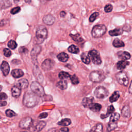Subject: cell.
<instances>
[{
	"label": "cell",
	"instance_id": "6da1fadb",
	"mask_svg": "<svg viewBox=\"0 0 132 132\" xmlns=\"http://www.w3.org/2000/svg\"><path fill=\"white\" fill-rule=\"evenodd\" d=\"M39 96L36 95L32 91H27L24 94L22 102L25 106L28 108H31L37 105L39 103Z\"/></svg>",
	"mask_w": 132,
	"mask_h": 132
},
{
	"label": "cell",
	"instance_id": "7a4b0ae2",
	"mask_svg": "<svg viewBox=\"0 0 132 132\" xmlns=\"http://www.w3.org/2000/svg\"><path fill=\"white\" fill-rule=\"evenodd\" d=\"M47 37V30L46 27L41 25L38 27L36 32V39L37 44L42 43Z\"/></svg>",
	"mask_w": 132,
	"mask_h": 132
},
{
	"label": "cell",
	"instance_id": "3957f363",
	"mask_svg": "<svg viewBox=\"0 0 132 132\" xmlns=\"http://www.w3.org/2000/svg\"><path fill=\"white\" fill-rule=\"evenodd\" d=\"M107 31V27L104 24H97L93 26L91 35L93 38H99L103 36Z\"/></svg>",
	"mask_w": 132,
	"mask_h": 132
},
{
	"label": "cell",
	"instance_id": "277c9868",
	"mask_svg": "<svg viewBox=\"0 0 132 132\" xmlns=\"http://www.w3.org/2000/svg\"><path fill=\"white\" fill-rule=\"evenodd\" d=\"M105 78V75L102 71H93L89 74V79L93 82H100L104 80Z\"/></svg>",
	"mask_w": 132,
	"mask_h": 132
},
{
	"label": "cell",
	"instance_id": "5b68a950",
	"mask_svg": "<svg viewBox=\"0 0 132 132\" xmlns=\"http://www.w3.org/2000/svg\"><path fill=\"white\" fill-rule=\"evenodd\" d=\"M31 91L39 97H43L45 94V92L43 87L37 81H32L30 85Z\"/></svg>",
	"mask_w": 132,
	"mask_h": 132
},
{
	"label": "cell",
	"instance_id": "8992f818",
	"mask_svg": "<svg viewBox=\"0 0 132 132\" xmlns=\"http://www.w3.org/2000/svg\"><path fill=\"white\" fill-rule=\"evenodd\" d=\"M94 94L97 98L104 99L108 96L109 91L105 87L100 86L95 88L94 91Z\"/></svg>",
	"mask_w": 132,
	"mask_h": 132
},
{
	"label": "cell",
	"instance_id": "52a82bcc",
	"mask_svg": "<svg viewBox=\"0 0 132 132\" xmlns=\"http://www.w3.org/2000/svg\"><path fill=\"white\" fill-rule=\"evenodd\" d=\"M88 55L94 64L100 65L101 64L102 60L100 53L96 50H92L88 52Z\"/></svg>",
	"mask_w": 132,
	"mask_h": 132
},
{
	"label": "cell",
	"instance_id": "ba28073f",
	"mask_svg": "<svg viewBox=\"0 0 132 132\" xmlns=\"http://www.w3.org/2000/svg\"><path fill=\"white\" fill-rule=\"evenodd\" d=\"M116 78L118 83L125 86H127L129 79L126 72L124 71H120L116 74Z\"/></svg>",
	"mask_w": 132,
	"mask_h": 132
},
{
	"label": "cell",
	"instance_id": "9c48e42d",
	"mask_svg": "<svg viewBox=\"0 0 132 132\" xmlns=\"http://www.w3.org/2000/svg\"><path fill=\"white\" fill-rule=\"evenodd\" d=\"M32 122L33 121L31 117H26L20 120L19 123V126L22 129H28L32 124Z\"/></svg>",
	"mask_w": 132,
	"mask_h": 132
},
{
	"label": "cell",
	"instance_id": "30bf717a",
	"mask_svg": "<svg viewBox=\"0 0 132 132\" xmlns=\"http://www.w3.org/2000/svg\"><path fill=\"white\" fill-rule=\"evenodd\" d=\"M41 51V47L39 45H36L33 47L32 51L31 52V57L32 61L34 64H38L37 62V56L40 53Z\"/></svg>",
	"mask_w": 132,
	"mask_h": 132
},
{
	"label": "cell",
	"instance_id": "8fae6325",
	"mask_svg": "<svg viewBox=\"0 0 132 132\" xmlns=\"http://www.w3.org/2000/svg\"><path fill=\"white\" fill-rule=\"evenodd\" d=\"M54 61L50 59H45L42 63V69L45 71L51 70L54 66Z\"/></svg>",
	"mask_w": 132,
	"mask_h": 132
},
{
	"label": "cell",
	"instance_id": "7c38bea8",
	"mask_svg": "<svg viewBox=\"0 0 132 132\" xmlns=\"http://www.w3.org/2000/svg\"><path fill=\"white\" fill-rule=\"evenodd\" d=\"M46 123L44 121H40L36 125L32 126V129H31L32 132H40L46 126Z\"/></svg>",
	"mask_w": 132,
	"mask_h": 132
},
{
	"label": "cell",
	"instance_id": "4fadbf2b",
	"mask_svg": "<svg viewBox=\"0 0 132 132\" xmlns=\"http://www.w3.org/2000/svg\"><path fill=\"white\" fill-rule=\"evenodd\" d=\"M55 21V17L51 14L46 15L43 18V23L48 25H51L53 24Z\"/></svg>",
	"mask_w": 132,
	"mask_h": 132
},
{
	"label": "cell",
	"instance_id": "5bb4252c",
	"mask_svg": "<svg viewBox=\"0 0 132 132\" xmlns=\"http://www.w3.org/2000/svg\"><path fill=\"white\" fill-rule=\"evenodd\" d=\"M1 70L4 75V76H6L9 73L10 67L8 63L5 61L2 62L1 65Z\"/></svg>",
	"mask_w": 132,
	"mask_h": 132
},
{
	"label": "cell",
	"instance_id": "9a60e30c",
	"mask_svg": "<svg viewBox=\"0 0 132 132\" xmlns=\"http://www.w3.org/2000/svg\"><path fill=\"white\" fill-rule=\"evenodd\" d=\"M29 85L28 81L25 78H22L19 80L16 84V86L19 87L21 89H24L27 88Z\"/></svg>",
	"mask_w": 132,
	"mask_h": 132
},
{
	"label": "cell",
	"instance_id": "2e32d148",
	"mask_svg": "<svg viewBox=\"0 0 132 132\" xmlns=\"http://www.w3.org/2000/svg\"><path fill=\"white\" fill-rule=\"evenodd\" d=\"M34 74L35 76L36 77V78L39 80L40 82H42L43 80V76L42 75V73L38 68V64H34Z\"/></svg>",
	"mask_w": 132,
	"mask_h": 132
},
{
	"label": "cell",
	"instance_id": "e0dca14e",
	"mask_svg": "<svg viewBox=\"0 0 132 132\" xmlns=\"http://www.w3.org/2000/svg\"><path fill=\"white\" fill-rule=\"evenodd\" d=\"M117 55L118 58L122 60H128L131 57L130 53L126 51H118L117 53Z\"/></svg>",
	"mask_w": 132,
	"mask_h": 132
},
{
	"label": "cell",
	"instance_id": "ac0fdd59",
	"mask_svg": "<svg viewBox=\"0 0 132 132\" xmlns=\"http://www.w3.org/2000/svg\"><path fill=\"white\" fill-rule=\"evenodd\" d=\"M94 100V98L92 96L89 97H84L82 99L81 102L82 105L85 108H89V106L93 103Z\"/></svg>",
	"mask_w": 132,
	"mask_h": 132
},
{
	"label": "cell",
	"instance_id": "d6986e66",
	"mask_svg": "<svg viewBox=\"0 0 132 132\" xmlns=\"http://www.w3.org/2000/svg\"><path fill=\"white\" fill-rule=\"evenodd\" d=\"M12 5L10 0H0V10L9 8Z\"/></svg>",
	"mask_w": 132,
	"mask_h": 132
},
{
	"label": "cell",
	"instance_id": "ffe728a7",
	"mask_svg": "<svg viewBox=\"0 0 132 132\" xmlns=\"http://www.w3.org/2000/svg\"><path fill=\"white\" fill-rule=\"evenodd\" d=\"M21 89L16 86V85L12 87L11 88V94L13 97L15 98H18L21 94Z\"/></svg>",
	"mask_w": 132,
	"mask_h": 132
},
{
	"label": "cell",
	"instance_id": "44dd1931",
	"mask_svg": "<svg viewBox=\"0 0 132 132\" xmlns=\"http://www.w3.org/2000/svg\"><path fill=\"white\" fill-rule=\"evenodd\" d=\"M129 62L127 60L119 61L116 64V67L118 70H123L127 67V66L129 65Z\"/></svg>",
	"mask_w": 132,
	"mask_h": 132
},
{
	"label": "cell",
	"instance_id": "7402d4cb",
	"mask_svg": "<svg viewBox=\"0 0 132 132\" xmlns=\"http://www.w3.org/2000/svg\"><path fill=\"white\" fill-rule=\"evenodd\" d=\"M121 114L125 118H129L130 115V109L128 105L124 106L121 110Z\"/></svg>",
	"mask_w": 132,
	"mask_h": 132
},
{
	"label": "cell",
	"instance_id": "603a6c76",
	"mask_svg": "<svg viewBox=\"0 0 132 132\" xmlns=\"http://www.w3.org/2000/svg\"><path fill=\"white\" fill-rule=\"evenodd\" d=\"M123 30L121 28H117L109 31V34L111 36H117L121 35L123 34Z\"/></svg>",
	"mask_w": 132,
	"mask_h": 132
},
{
	"label": "cell",
	"instance_id": "cb8c5ba5",
	"mask_svg": "<svg viewBox=\"0 0 132 132\" xmlns=\"http://www.w3.org/2000/svg\"><path fill=\"white\" fill-rule=\"evenodd\" d=\"M7 98L8 96L5 93H0V107L4 106L7 105V103L6 100L7 99Z\"/></svg>",
	"mask_w": 132,
	"mask_h": 132
},
{
	"label": "cell",
	"instance_id": "d4e9b609",
	"mask_svg": "<svg viewBox=\"0 0 132 132\" xmlns=\"http://www.w3.org/2000/svg\"><path fill=\"white\" fill-rule=\"evenodd\" d=\"M11 74L12 76L15 78L21 77L24 75V72L21 69H19L13 70L11 71Z\"/></svg>",
	"mask_w": 132,
	"mask_h": 132
},
{
	"label": "cell",
	"instance_id": "484cf974",
	"mask_svg": "<svg viewBox=\"0 0 132 132\" xmlns=\"http://www.w3.org/2000/svg\"><path fill=\"white\" fill-rule=\"evenodd\" d=\"M57 57L60 61L63 62H67L69 59L68 55L64 52H61L59 53V54H58Z\"/></svg>",
	"mask_w": 132,
	"mask_h": 132
},
{
	"label": "cell",
	"instance_id": "4316f807",
	"mask_svg": "<svg viewBox=\"0 0 132 132\" xmlns=\"http://www.w3.org/2000/svg\"><path fill=\"white\" fill-rule=\"evenodd\" d=\"M115 110L114 107L113 105H110L109 106H108V107L107 108V112L106 114H101V119H105L106 118H107V117H108L110 114H111L113 111Z\"/></svg>",
	"mask_w": 132,
	"mask_h": 132
},
{
	"label": "cell",
	"instance_id": "83f0119b",
	"mask_svg": "<svg viewBox=\"0 0 132 132\" xmlns=\"http://www.w3.org/2000/svg\"><path fill=\"white\" fill-rule=\"evenodd\" d=\"M89 108L93 112H98L102 108V105L98 103H92L89 107Z\"/></svg>",
	"mask_w": 132,
	"mask_h": 132
},
{
	"label": "cell",
	"instance_id": "f1b7e54d",
	"mask_svg": "<svg viewBox=\"0 0 132 132\" xmlns=\"http://www.w3.org/2000/svg\"><path fill=\"white\" fill-rule=\"evenodd\" d=\"M120 96V92L118 91H114L112 93L111 96L109 97V101L111 103H113L116 101H117L119 99Z\"/></svg>",
	"mask_w": 132,
	"mask_h": 132
},
{
	"label": "cell",
	"instance_id": "f546056e",
	"mask_svg": "<svg viewBox=\"0 0 132 132\" xmlns=\"http://www.w3.org/2000/svg\"><path fill=\"white\" fill-rule=\"evenodd\" d=\"M120 118V114L117 112H113L110 117V120L109 122L116 123Z\"/></svg>",
	"mask_w": 132,
	"mask_h": 132
},
{
	"label": "cell",
	"instance_id": "4dcf8cb0",
	"mask_svg": "<svg viewBox=\"0 0 132 132\" xmlns=\"http://www.w3.org/2000/svg\"><path fill=\"white\" fill-rule=\"evenodd\" d=\"M56 86L61 90H65L67 88V82L64 80H61L56 84Z\"/></svg>",
	"mask_w": 132,
	"mask_h": 132
},
{
	"label": "cell",
	"instance_id": "1f68e13d",
	"mask_svg": "<svg viewBox=\"0 0 132 132\" xmlns=\"http://www.w3.org/2000/svg\"><path fill=\"white\" fill-rule=\"evenodd\" d=\"M113 46L115 47L119 48L121 47H124L125 46L124 43L121 40H120L118 38L115 39L113 41Z\"/></svg>",
	"mask_w": 132,
	"mask_h": 132
},
{
	"label": "cell",
	"instance_id": "d6a6232c",
	"mask_svg": "<svg viewBox=\"0 0 132 132\" xmlns=\"http://www.w3.org/2000/svg\"><path fill=\"white\" fill-rule=\"evenodd\" d=\"M70 36L71 37V38L75 42H81L82 41H84L83 38H82V37L80 36L79 34H70Z\"/></svg>",
	"mask_w": 132,
	"mask_h": 132
},
{
	"label": "cell",
	"instance_id": "836d02e7",
	"mask_svg": "<svg viewBox=\"0 0 132 132\" xmlns=\"http://www.w3.org/2000/svg\"><path fill=\"white\" fill-rule=\"evenodd\" d=\"M90 132H103V125L101 123H97L90 131Z\"/></svg>",
	"mask_w": 132,
	"mask_h": 132
},
{
	"label": "cell",
	"instance_id": "e575fe53",
	"mask_svg": "<svg viewBox=\"0 0 132 132\" xmlns=\"http://www.w3.org/2000/svg\"><path fill=\"white\" fill-rule=\"evenodd\" d=\"M71 123V121L70 119L65 118V119H62L60 121L58 122L57 124L59 125L66 126H68V125H70Z\"/></svg>",
	"mask_w": 132,
	"mask_h": 132
},
{
	"label": "cell",
	"instance_id": "d590c367",
	"mask_svg": "<svg viewBox=\"0 0 132 132\" xmlns=\"http://www.w3.org/2000/svg\"><path fill=\"white\" fill-rule=\"evenodd\" d=\"M81 59L82 61L86 64H88L90 62V59L88 56L85 53H83L81 55Z\"/></svg>",
	"mask_w": 132,
	"mask_h": 132
},
{
	"label": "cell",
	"instance_id": "8d00e7d4",
	"mask_svg": "<svg viewBox=\"0 0 132 132\" xmlns=\"http://www.w3.org/2000/svg\"><path fill=\"white\" fill-rule=\"evenodd\" d=\"M68 50L69 52L73 54H77L79 52V49L78 48V47L74 45H70L68 47Z\"/></svg>",
	"mask_w": 132,
	"mask_h": 132
},
{
	"label": "cell",
	"instance_id": "74e56055",
	"mask_svg": "<svg viewBox=\"0 0 132 132\" xmlns=\"http://www.w3.org/2000/svg\"><path fill=\"white\" fill-rule=\"evenodd\" d=\"M58 77L60 79L63 80V79H67V78H70L71 75L68 72L61 71L59 73Z\"/></svg>",
	"mask_w": 132,
	"mask_h": 132
},
{
	"label": "cell",
	"instance_id": "f35d334b",
	"mask_svg": "<svg viewBox=\"0 0 132 132\" xmlns=\"http://www.w3.org/2000/svg\"><path fill=\"white\" fill-rule=\"evenodd\" d=\"M117 127V123H112V122H109L107 130L108 132H110L112 130H113Z\"/></svg>",
	"mask_w": 132,
	"mask_h": 132
},
{
	"label": "cell",
	"instance_id": "ab89813d",
	"mask_svg": "<svg viewBox=\"0 0 132 132\" xmlns=\"http://www.w3.org/2000/svg\"><path fill=\"white\" fill-rule=\"evenodd\" d=\"M99 16V13L97 12H95L93 13H92L89 17V20L90 22H94Z\"/></svg>",
	"mask_w": 132,
	"mask_h": 132
},
{
	"label": "cell",
	"instance_id": "60d3db41",
	"mask_svg": "<svg viewBox=\"0 0 132 132\" xmlns=\"http://www.w3.org/2000/svg\"><path fill=\"white\" fill-rule=\"evenodd\" d=\"M70 78L71 82L73 85H77L79 82V79L75 74H74L72 76H71Z\"/></svg>",
	"mask_w": 132,
	"mask_h": 132
},
{
	"label": "cell",
	"instance_id": "b9f144b4",
	"mask_svg": "<svg viewBox=\"0 0 132 132\" xmlns=\"http://www.w3.org/2000/svg\"><path fill=\"white\" fill-rule=\"evenodd\" d=\"M8 46L11 49H15L17 47V43H16V42L13 40H10L8 42Z\"/></svg>",
	"mask_w": 132,
	"mask_h": 132
},
{
	"label": "cell",
	"instance_id": "7bdbcfd3",
	"mask_svg": "<svg viewBox=\"0 0 132 132\" xmlns=\"http://www.w3.org/2000/svg\"><path fill=\"white\" fill-rule=\"evenodd\" d=\"M5 114L8 117H13L16 116V113L11 109H7L5 111Z\"/></svg>",
	"mask_w": 132,
	"mask_h": 132
},
{
	"label": "cell",
	"instance_id": "ee69618b",
	"mask_svg": "<svg viewBox=\"0 0 132 132\" xmlns=\"http://www.w3.org/2000/svg\"><path fill=\"white\" fill-rule=\"evenodd\" d=\"M112 9H113V6L111 4H107L105 5V6L104 7V11L107 13L110 12L111 11H112Z\"/></svg>",
	"mask_w": 132,
	"mask_h": 132
},
{
	"label": "cell",
	"instance_id": "f6af8a7d",
	"mask_svg": "<svg viewBox=\"0 0 132 132\" xmlns=\"http://www.w3.org/2000/svg\"><path fill=\"white\" fill-rule=\"evenodd\" d=\"M20 10H21V8L18 6L12 8L10 11V13L12 14H15L16 13H18L19 12H20Z\"/></svg>",
	"mask_w": 132,
	"mask_h": 132
},
{
	"label": "cell",
	"instance_id": "bcb514c9",
	"mask_svg": "<svg viewBox=\"0 0 132 132\" xmlns=\"http://www.w3.org/2000/svg\"><path fill=\"white\" fill-rule=\"evenodd\" d=\"M3 53H4V56H6V57H9L11 55V52L10 51V50L8 49V48H4L3 50Z\"/></svg>",
	"mask_w": 132,
	"mask_h": 132
},
{
	"label": "cell",
	"instance_id": "7dc6e473",
	"mask_svg": "<svg viewBox=\"0 0 132 132\" xmlns=\"http://www.w3.org/2000/svg\"><path fill=\"white\" fill-rule=\"evenodd\" d=\"M19 52L20 53H23V54H26L28 52V50L24 46H21L19 49Z\"/></svg>",
	"mask_w": 132,
	"mask_h": 132
},
{
	"label": "cell",
	"instance_id": "c3c4849f",
	"mask_svg": "<svg viewBox=\"0 0 132 132\" xmlns=\"http://www.w3.org/2000/svg\"><path fill=\"white\" fill-rule=\"evenodd\" d=\"M122 29H123V31H126V32H129L131 30V27H130V26L129 24H126L123 26Z\"/></svg>",
	"mask_w": 132,
	"mask_h": 132
},
{
	"label": "cell",
	"instance_id": "681fc988",
	"mask_svg": "<svg viewBox=\"0 0 132 132\" xmlns=\"http://www.w3.org/2000/svg\"><path fill=\"white\" fill-rule=\"evenodd\" d=\"M48 116V113L47 112H43L41 113V114H40L38 116V118L39 119H43V118H45Z\"/></svg>",
	"mask_w": 132,
	"mask_h": 132
},
{
	"label": "cell",
	"instance_id": "f907efd6",
	"mask_svg": "<svg viewBox=\"0 0 132 132\" xmlns=\"http://www.w3.org/2000/svg\"><path fill=\"white\" fill-rule=\"evenodd\" d=\"M12 63L13 64H19L21 63V61L20 60L18 59H13L12 61Z\"/></svg>",
	"mask_w": 132,
	"mask_h": 132
},
{
	"label": "cell",
	"instance_id": "816d5d0a",
	"mask_svg": "<svg viewBox=\"0 0 132 132\" xmlns=\"http://www.w3.org/2000/svg\"><path fill=\"white\" fill-rule=\"evenodd\" d=\"M69 130L67 127H63L60 129L59 132H69Z\"/></svg>",
	"mask_w": 132,
	"mask_h": 132
},
{
	"label": "cell",
	"instance_id": "f5cc1de1",
	"mask_svg": "<svg viewBox=\"0 0 132 132\" xmlns=\"http://www.w3.org/2000/svg\"><path fill=\"white\" fill-rule=\"evenodd\" d=\"M6 20H5L4 19L1 20V21L0 22V26H4L6 24Z\"/></svg>",
	"mask_w": 132,
	"mask_h": 132
},
{
	"label": "cell",
	"instance_id": "db71d44e",
	"mask_svg": "<svg viewBox=\"0 0 132 132\" xmlns=\"http://www.w3.org/2000/svg\"><path fill=\"white\" fill-rule=\"evenodd\" d=\"M65 15H66V12L64 11H62L60 12V16H61V17H62V18L64 17Z\"/></svg>",
	"mask_w": 132,
	"mask_h": 132
},
{
	"label": "cell",
	"instance_id": "11a10c76",
	"mask_svg": "<svg viewBox=\"0 0 132 132\" xmlns=\"http://www.w3.org/2000/svg\"><path fill=\"white\" fill-rule=\"evenodd\" d=\"M129 92L130 94H132V81L131 82L129 88Z\"/></svg>",
	"mask_w": 132,
	"mask_h": 132
},
{
	"label": "cell",
	"instance_id": "9f6ffc18",
	"mask_svg": "<svg viewBox=\"0 0 132 132\" xmlns=\"http://www.w3.org/2000/svg\"><path fill=\"white\" fill-rule=\"evenodd\" d=\"M25 2L27 3H30L31 2V0H25Z\"/></svg>",
	"mask_w": 132,
	"mask_h": 132
},
{
	"label": "cell",
	"instance_id": "6f0895ef",
	"mask_svg": "<svg viewBox=\"0 0 132 132\" xmlns=\"http://www.w3.org/2000/svg\"><path fill=\"white\" fill-rule=\"evenodd\" d=\"M2 89V86L1 85H0V91H1Z\"/></svg>",
	"mask_w": 132,
	"mask_h": 132
},
{
	"label": "cell",
	"instance_id": "680465c9",
	"mask_svg": "<svg viewBox=\"0 0 132 132\" xmlns=\"http://www.w3.org/2000/svg\"><path fill=\"white\" fill-rule=\"evenodd\" d=\"M16 1H18V2H19V0H14V2H15V3H16Z\"/></svg>",
	"mask_w": 132,
	"mask_h": 132
},
{
	"label": "cell",
	"instance_id": "91938a15",
	"mask_svg": "<svg viewBox=\"0 0 132 132\" xmlns=\"http://www.w3.org/2000/svg\"><path fill=\"white\" fill-rule=\"evenodd\" d=\"M21 132H26V131H21Z\"/></svg>",
	"mask_w": 132,
	"mask_h": 132
}]
</instances>
